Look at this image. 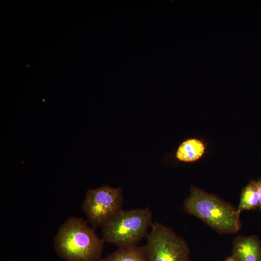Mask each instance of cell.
Instances as JSON below:
<instances>
[{
  "instance_id": "6da1fadb",
  "label": "cell",
  "mask_w": 261,
  "mask_h": 261,
  "mask_svg": "<svg viewBox=\"0 0 261 261\" xmlns=\"http://www.w3.org/2000/svg\"><path fill=\"white\" fill-rule=\"evenodd\" d=\"M104 243L87 221L74 217L61 224L54 238L56 253L65 261H100Z\"/></svg>"
},
{
  "instance_id": "7a4b0ae2",
  "label": "cell",
  "mask_w": 261,
  "mask_h": 261,
  "mask_svg": "<svg viewBox=\"0 0 261 261\" xmlns=\"http://www.w3.org/2000/svg\"><path fill=\"white\" fill-rule=\"evenodd\" d=\"M184 211L220 233H237L241 228L237 208L213 194L192 186L183 203Z\"/></svg>"
},
{
  "instance_id": "3957f363",
  "label": "cell",
  "mask_w": 261,
  "mask_h": 261,
  "mask_svg": "<svg viewBox=\"0 0 261 261\" xmlns=\"http://www.w3.org/2000/svg\"><path fill=\"white\" fill-rule=\"evenodd\" d=\"M152 220L148 207L121 209L102 226V239L118 248L136 246L146 236Z\"/></svg>"
},
{
  "instance_id": "277c9868",
  "label": "cell",
  "mask_w": 261,
  "mask_h": 261,
  "mask_svg": "<svg viewBox=\"0 0 261 261\" xmlns=\"http://www.w3.org/2000/svg\"><path fill=\"white\" fill-rule=\"evenodd\" d=\"M144 246L147 261H190L186 241L170 228L159 223L152 224Z\"/></svg>"
},
{
  "instance_id": "5b68a950",
  "label": "cell",
  "mask_w": 261,
  "mask_h": 261,
  "mask_svg": "<svg viewBox=\"0 0 261 261\" xmlns=\"http://www.w3.org/2000/svg\"><path fill=\"white\" fill-rule=\"evenodd\" d=\"M123 202L121 188L103 185L97 188L87 190L82 209L87 221L94 228L102 227L122 209Z\"/></svg>"
},
{
  "instance_id": "8992f818",
  "label": "cell",
  "mask_w": 261,
  "mask_h": 261,
  "mask_svg": "<svg viewBox=\"0 0 261 261\" xmlns=\"http://www.w3.org/2000/svg\"><path fill=\"white\" fill-rule=\"evenodd\" d=\"M232 255L236 261H261V241L256 235L236 236Z\"/></svg>"
},
{
  "instance_id": "52a82bcc",
  "label": "cell",
  "mask_w": 261,
  "mask_h": 261,
  "mask_svg": "<svg viewBox=\"0 0 261 261\" xmlns=\"http://www.w3.org/2000/svg\"><path fill=\"white\" fill-rule=\"evenodd\" d=\"M204 150L205 146L202 141L196 139H188L179 146L176 158L181 161L193 162L203 156Z\"/></svg>"
},
{
  "instance_id": "ba28073f",
  "label": "cell",
  "mask_w": 261,
  "mask_h": 261,
  "mask_svg": "<svg viewBox=\"0 0 261 261\" xmlns=\"http://www.w3.org/2000/svg\"><path fill=\"white\" fill-rule=\"evenodd\" d=\"M100 261H147L144 246L119 247Z\"/></svg>"
},
{
  "instance_id": "9c48e42d",
  "label": "cell",
  "mask_w": 261,
  "mask_h": 261,
  "mask_svg": "<svg viewBox=\"0 0 261 261\" xmlns=\"http://www.w3.org/2000/svg\"><path fill=\"white\" fill-rule=\"evenodd\" d=\"M258 207H259V197L255 181H252L243 189L237 209L240 214L243 211L255 209Z\"/></svg>"
},
{
  "instance_id": "30bf717a",
  "label": "cell",
  "mask_w": 261,
  "mask_h": 261,
  "mask_svg": "<svg viewBox=\"0 0 261 261\" xmlns=\"http://www.w3.org/2000/svg\"><path fill=\"white\" fill-rule=\"evenodd\" d=\"M255 184L259 197V208L261 209V180L255 181Z\"/></svg>"
},
{
  "instance_id": "8fae6325",
  "label": "cell",
  "mask_w": 261,
  "mask_h": 261,
  "mask_svg": "<svg viewBox=\"0 0 261 261\" xmlns=\"http://www.w3.org/2000/svg\"><path fill=\"white\" fill-rule=\"evenodd\" d=\"M224 261H236L234 257L232 255L231 256L227 257Z\"/></svg>"
}]
</instances>
